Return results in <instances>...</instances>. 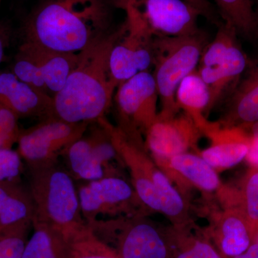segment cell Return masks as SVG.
Instances as JSON below:
<instances>
[{
    "label": "cell",
    "mask_w": 258,
    "mask_h": 258,
    "mask_svg": "<svg viewBox=\"0 0 258 258\" xmlns=\"http://www.w3.org/2000/svg\"><path fill=\"white\" fill-rule=\"evenodd\" d=\"M111 0H40L27 17L24 41L79 53L112 30Z\"/></svg>",
    "instance_id": "obj_1"
},
{
    "label": "cell",
    "mask_w": 258,
    "mask_h": 258,
    "mask_svg": "<svg viewBox=\"0 0 258 258\" xmlns=\"http://www.w3.org/2000/svg\"><path fill=\"white\" fill-rule=\"evenodd\" d=\"M119 32V27L112 29L79 52L76 68L53 97L55 118L92 123L105 116L118 87L112 77L110 55Z\"/></svg>",
    "instance_id": "obj_2"
},
{
    "label": "cell",
    "mask_w": 258,
    "mask_h": 258,
    "mask_svg": "<svg viewBox=\"0 0 258 258\" xmlns=\"http://www.w3.org/2000/svg\"><path fill=\"white\" fill-rule=\"evenodd\" d=\"M35 205L32 225L45 226L68 243L88 228L72 176L57 161L29 168Z\"/></svg>",
    "instance_id": "obj_3"
},
{
    "label": "cell",
    "mask_w": 258,
    "mask_h": 258,
    "mask_svg": "<svg viewBox=\"0 0 258 258\" xmlns=\"http://www.w3.org/2000/svg\"><path fill=\"white\" fill-rule=\"evenodd\" d=\"M203 31L187 36L155 37L154 76L161 110L159 115L170 116L180 111L176 103V93L180 83L196 71L208 45Z\"/></svg>",
    "instance_id": "obj_4"
},
{
    "label": "cell",
    "mask_w": 258,
    "mask_h": 258,
    "mask_svg": "<svg viewBox=\"0 0 258 258\" xmlns=\"http://www.w3.org/2000/svg\"><path fill=\"white\" fill-rule=\"evenodd\" d=\"M79 58V53L57 52L23 41L15 55L12 72L32 87L53 98L63 88Z\"/></svg>",
    "instance_id": "obj_5"
},
{
    "label": "cell",
    "mask_w": 258,
    "mask_h": 258,
    "mask_svg": "<svg viewBox=\"0 0 258 258\" xmlns=\"http://www.w3.org/2000/svg\"><path fill=\"white\" fill-rule=\"evenodd\" d=\"M159 100L155 79L149 71L120 83L113 103L118 117L116 126L129 138L144 142L142 135L157 118Z\"/></svg>",
    "instance_id": "obj_6"
},
{
    "label": "cell",
    "mask_w": 258,
    "mask_h": 258,
    "mask_svg": "<svg viewBox=\"0 0 258 258\" xmlns=\"http://www.w3.org/2000/svg\"><path fill=\"white\" fill-rule=\"evenodd\" d=\"M114 8L134 13L155 37L187 36L201 31L200 13L184 0H111Z\"/></svg>",
    "instance_id": "obj_7"
},
{
    "label": "cell",
    "mask_w": 258,
    "mask_h": 258,
    "mask_svg": "<svg viewBox=\"0 0 258 258\" xmlns=\"http://www.w3.org/2000/svg\"><path fill=\"white\" fill-rule=\"evenodd\" d=\"M88 123H69L57 118H46L25 130L18 140V152L28 168L57 161L59 155L86 133Z\"/></svg>",
    "instance_id": "obj_8"
},
{
    "label": "cell",
    "mask_w": 258,
    "mask_h": 258,
    "mask_svg": "<svg viewBox=\"0 0 258 258\" xmlns=\"http://www.w3.org/2000/svg\"><path fill=\"white\" fill-rule=\"evenodd\" d=\"M124 22L112 47L110 69L117 85L139 73L149 71L154 62L155 37L134 13L123 10Z\"/></svg>",
    "instance_id": "obj_9"
},
{
    "label": "cell",
    "mask_w": 258,
    "mask_h": 258,
    "mask_svg": "<svg viewBox=\"0 0 258 258\" xmlns=\"http://www.w3.org/2000/svg\"><path fill=\"white\" fill-rule=\"evenodd\" d=\"M97 237L116 235L120 258H166L167 249L160 233L140 215L88 224Z\"/></svg>",
    "instance_id": "obj_10"
},
{
    "label": "cell",
    "mask_w": 258,
    "mask_h": 258,
    "mask_svg": "<svg viewBox=\"0 0 258 258\" xmlns=\"http://www.w3.org/2000/svg\"><path fill=\"white\" fill-rule=\"evenodd\" d=\"M78 193L81 212L87 224L98 220L101 215H139L135 209L138 204H143L133 186L115 176L88 181L80 186Z\"/></svg>",
    "instance_id": "obj_11"
},
{
    "label": "cell",
    "mask_w": 258,
    "mask_h": 258,
    "mask_svg": "<svg viewBox=\"0 0 258 258\" xmlns=\"http://www.w3.org/2000/svg\"><path fill=\"white\" fill-rule=\"evenodd\" d=\"M96 122L106 131L118 157L128 168L132 186L139 200L148 208L161 212L160 202L152 180L156 165L148 155L144 142L129 138L105 116Z\"/></svg>",
    "instance_id": "obj_12"
},
{
    "label": "cell",
    "mask_w": 258,
    "mask_h": 258,
    "mask_svg": "<svg viewBox=\"0 0 258 258\" xmlns=\"http://www.w3.org/2000/svg\"><path fill=\"white\" fill-rule=\"evenodd\" d=\"M94 123L89 134L85 133L62 153L74 175L88 181L109 176V162L118 156L106 131L98 122Z\"/></svg>",
    "instance_id": "obj_13"
},
{
    "label": "cell",
    "mask_w": 258,
    "mask_h": 258,
    "mask_svg": "<svg viewBox=\"0 0 258 258\" xmlns=\"http://www.w3.org/2000/svg\"><path fill=\"white\" fill-rule=\"evenodd\" d=\"M201 128L187 113L183 111L170 116L157 118L145 133L146 149L157 159H168L187 152L198 143Z\"/></svg>",
    "instance_id": "obj_14"
},
{
    "label": "cell",
    "mask_w": 258,
    "mask_h": 258,
    "mask_svg": "<svg viewBox=\"0 0 258 258\" xmlns=\"http://www.w3.org/2000/svg\"><path fill=\"white\" fill-rule=\"evenodd\" d=\"M0 103L19 118H55L53 98L24 82L13 72L0 73Z\"/></svg>",
    "instance_id": "obj_15"
},
{
    "label": "cell",
    "mask_w": 258,
    "mask_h": 258,
    "mask_svg": "<svg viewBox=\"0 0 258 258\" xmlns=\"http://www.w3.org/2000/svg\"><path fill=\"white\" fill-rule=\"evenodd\" d=\"M257 121L258 62H256L249 64L244 77L228 96L220 126L246 128Z\"/></svg>",
    "instance_id": "obj_16"
},
{
    "label": "cell",
    "mask_w": 258,
    "mask_h": 258,
    "mask_svg": "<svg viewBox=\"0 0 258 258\" xmlns=\"http://www.w3.org/2000/svg\"><path fill=\"white\" fill-rule=\"evenodd\" d=\"M249 64L247 55L237 41L229 49L220 64L210 67L200 66L199 74L210 89L209 111L224 98H228Z\"/></svg>",
    "instance_id": "obj_17"
},
{
    "label": "cell",
    "mask_w": 258,
    "mask_h": 258,
    "mask_svg": "<svg viewBox=\"0 0 258 258\" xmlns=\"http://www.w3.org/2000/svg\"><path fill=\"white\" fill-rule=\"evenodd\" d=\"M205 132L211 137L213 143L200 152V156L214 169H229L245 159L250 144L245 129L209 124Z\"/></svg>",
    "instance_id": "obj_18"
},
{
    "label": "cell",
    "mask_w": 258,
    "mask_h": 258,
    "mask_svg": "<svg viewBox=\"0 0 258 258\" xmlns=\"http://www.w3.org/2000/svg\"><path fill=\"white\" fill-rule=\"evenodd\" d=\"M35 216V205L30 190L18 181L0 208V235L28 231Z\"/></svg>",
    "instance_id": "obj_19"
},
{
    "label": "cell",
    "mask_w": 258,
    "mask_h": 258,
    "mask_svg": "<svg viewBox=\"0 0 258 258\" xmlns=\"http://www.w3.org/2000/svg\"><path fill=\"white\" fill-rule=\"evenodd\" d=\"M176 103L179 110L189 114L203 132L208 124L204 113L210 108V93L198 70L180 83L176 93Z\"/></svg>",
    "instance_id": "obj_20"
},
{
    "label": "cell",
    "mask_w": 258,
    "mask_h": 258,
    "mask_svg": "<svg viewBox=\"0 0 258 258\" xmlns=\"http://www.w3.org/2000/svg\"><path fill=\"white\" fill-rule=\"evenodd\" d=\"M220 246L223 253L236 257L254 242L250 224L238 208H231L220 217Z\"/></svg>",
    "instance_id": "obj_21"
},
{
    "label": "cell",
    "mask_w": 258,
    "mask_h": 258,
    "mask_svg": "<svg viewBox=\"0 0 258 258\" xmlns=\"http://www.w3.org/2000/svg\"><path fill=\"white\" fill-rule=\"evenodd\" d=\"M168 163L171 170L199 189L212 192L221 186L216 171L201 156L182 153L168 159Z\"/></svg>",
    "instance_id": "obj_22"
},
{
    "label": "cell",
    "mask_w": 258,
    "mask_h": 258,
    "mask_svg": "<svg viewBox=\"0 0 258 258\" xmlns=\"http://www.w3.org/2000/svg\"><path fill=\"white\" fill-rule=\"evenodd\" d=\"M224 23L232 27L237 35L249 40L258 37L257 15L251 0H215Z\"/></svg>",
    "instance_id": "obj_23"
},
{
    "label": "cell",
    "mask_w": 258,
    "mask_h": 258,
    "mask_svg": "<svg viewBox=\"0 0 258 258\" xmlns=\"http://www.w3.org/2000/svg\"><path fill=\"white\" fill-rule=\"evenodd\" d=\"M33 235L27 242L23 258H67V243L45 226L32 225Z\"/></svg>",
    "instance_id": "obj_24"
},
{
    "label": "cell",
    "mask_w": 258,
    "mask_h": 258,
    "mask_svg": "<svg viewBox=\"0 0 258 258\" xmlns=\"http://www.w3.org/2000/svg\"><path fill=\"white\" fill-rule=\"evenodd\" d=\"M67 258L120 257L88 226V229L68 242Z\"/></svg>",
    "instance_id": "obj_25"
},
{
    "label": "cell",
    "mask_w": 258,
    "mask_h": 258,
    "mask_svg": "<svg viewBox=\"0 0 258 258\" xmlns=\"http://www.w3.org/2000/svg\"><path fill=\"white\" fill-rule=\"evenodd\" d=\"M237 198L234 208H238L248 220L254 239L258 230V167H251L244 176Z\"/></svg>",
    "instance_id": "obj_26"
},
{
    "label": "cell",
    "mask_w": 258,
    "mask_h": 258,
    "mask_svg": "<svg viewBox=\"0 0 258 258\" xmlns=\"http://www.w3.org/2000/svg\"><path fill=\"white\" fill-rule=\"evenodd\" d=\"M237 33L230 25L222 23L215 38L208 43L200 59V66L210 67L220 64L231 46L237 40Z\"/></svg>",
    "instance_id": "obj_27"
},
{
    "label": "cell",
    "mask_w": 258,
    "mask_h": 258,
    "mask_svg": "<svg viewBox=\"0 0 258 258\" xmlns=\"http://www.w3.org/2000/svg\"><path fill=\"white\" fill-rule=\"evenodd\" d=\"M19 118L0 103V149H12L18 142L20 130Z\"/></svg>",
    "instance_id": "obj_28"
},
{
    "label": "cell",
    "mask_w": 258,
    "mask_h": 258,
    "mask_svg": "<svg viewBox=\"0 0 258 258\" xmlns=\"http://www.w3.org/2000/svg\"><path fill=\"white\" fill-rule=\"evenodd\" d=\"M22 161L18 151L0 149V182L20 181L23 169Z\"/></svg>",
    "instance_id": "obj_29"
},
{
    "label": "cell",
    "mask_w": 258,
    "mask_h": 258,
    "mask_svg": "<svg viewBox=\"0 0 258 258\" xmlns=\"http://www.w3.org/2000/svg\"><path fill=\"white\" fill-rule=\"evenodd\" d=\"M28 231L0 235V258H23Z\"/></svg>",
    "instance_id": "obj_30"
},
{
    "label": "cell",
    "mask_w": 258,
    "mask_h": 258,
    "mask_svg": "<svg viewBox=\"0 0 258 258\" xmlns=\"http://www.w3.org/2000/svg\"><path fill=\"white\" fill-rule=\"evenodd\" d=\"M176 258H221L215 249L207 242H198L181 252Z\"/></svg>",
    "instance_id": "obj_31"
},
{
    "label": "cell",
    "mask_w": 258,
    "mask_h": 258,
    "mask_svg": "<svg viewBox=\"0 0 258 258\" xmlns=\"http://www.w3.org/2000/svg\"><path fill=\"white\" fill-rule=\"evenodd\" d=\"M184 1L198 10L201 16L206 18L212 23L215 24L217 27L220 26L223 23L220 20L218 11L215 9V7L209 0H184Z\"/></svg>",
    "instance_id": "obj_32"
},
{
    "label": "cell",
    "mask_w": 258,
    "mask_h": 258,
    "mask_svg": "<svg viewBox=\"0 0 258 258\" xmlns=\"http://www.w3.org/2000/svg\"><path fill=\"white\" fill-rule=\"evenodd\" d=\"M244 129L247 131L250 141L245 159L252 167H258V121Z\"/></svg>",
    "instance_id": "obj_33"
},
{
    "label": "cell",
    "mask_w": 258,
    "mask_h": 258,
    "mask_svg": "<svg viewBox=\"0 0 258 258\" xmlns=\"http://www.w3.org/2000/svg\"><path fill=\"white\" fill-rule=\"evenodd\" d=\"M20 181H8L0 182V208L7 197L11 192L15 184Z\"/></svg>",
    "instance_id": "obj_34"
},
{
    "label": "cell",
    "mask_w": 258,
    "mask_h": 258,
    "mask_svg": "<svg viewBox=\"0 0 258 258\" xmlns=\"http://www.w3.org/2000/svg\"><path fill=\"white\" fill-rule=\"evenodd\" d=\"M8 40H9V34L8 30L4 27L0 26V64L4 57L5 50L8 45Z\"/></svg>",
    "instance_id": "obj_35"
},
{
    "label": "cell",
    "mask_w": 258,
    "mask_h": 258,
    "mask_svg": "<svg viewBox=\"0 0 258 258\" xmlns=\"http://www.w3.org/2000/svg\"><path fill=\"white\" fill-rule=\"evenodd\" d=\"M233 258H258V243L253 242L245 252Z\"/></svg>",
    "instance_id": "obj_36"
},
{
    "label": "cell",
    "mask_w": 258,
    "mask_h": 258,
    "mask_svg": "<svg viewBox=\"0 0 258 258\" xmlns=\"http://www.w3.org/2000/svg\"><path fill=\"white\" fill-rule=\"evenodd\" d=\"M254 242L258 243V230L256 232L255 236H254Z\"/></svg>",
    "instance_id": "obj_37"
},
{
    "label": "cell",
    "mask_w": 258,
    "mask_h": 258,
    "mask_svg": "<svg viewBox=\"0 0 258 258\" xmlns=\"http://www.w3.org/2000/svg\"><path fill=\"white\" fill-rule=\"evenodd\" d=\"M3 0H0V13H1V7H2V3H3Z\"/></svg>",
    "instance_id": "obj_38"
},
{
    "label": "cell",
    "mask_w": 258,
    "mask_h": 258,
    "mask_svg": "<svg viewBox=\"0 0 258 258\" xmlns=\"http://www.w3.org/2000/svg\"><path fill=\"white\" fill-rule=\"evenodd\" d=\"M257 3H258V0H257ZM257 15V20H258V14H256Z\"/></svg>",
    "instance_id": "obj_39"
}]
</instances>
